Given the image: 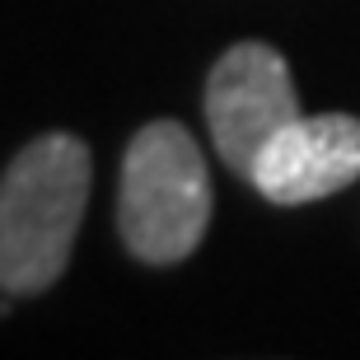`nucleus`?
<instances>
[{
  "label": "nucleus",
  "instance_id": "f257e3e1",
  "mask_svg": "<svg viewBox=\"0 0 360 360\" xmlns=\"http://www.w3.org/2000/svg\"><path fill=\"white\" fill-rule=\"evenodd\" d=\"M94 187V155L80 136L28 141L0 178V290L38 295L70 262Z\"/></svg>",
  "mask_w": 360,
  "mask_h": 360
},
{
  "label": "nucleus",
  "instance_id": "f03ea898",
  "mask_svg": "<svg viewBox=\"0 0 360 360\" xmlns=\"http://www.w3.org/2000/svg\"><path fill=\"white\" fill-rule=\"evenodd\" d=\"M211 225L206 155L183 122H150L122 155L117 229L136 262L174 267L201 243Z\"/></svg>",
  "mask_w": 360,
  "mask_h": 360
},
{
  "label": "nucleus",
  "instance_id": "7ed1b4c3",
  "mask_svg": "<svg viewBox=\"0 0 360 360\" xmlns=\"http://www.w3.org/2000/svg\"><path fill=\"white\" fill-rule=\"evenodd\" d=\"M300 117V94H295L285 56L267 42H234L211 66L206 80V127L220 150V160L234 174H253V160L262 155L271 136L285 122Z\"/></svg>",
  "mask_w": 360,
  "mask_h": 360
},
{
  "label": "nucleus",
  "instance_id": "20e7f679",
  "mask_svg": "<svg viewBox=\"0 0 360 360\" xmlns=\"http://www.w3.org/2000/svg\"><path fill=\"white\" fill-rule=\"evenodd\" d=\"M248 178L276 206H304L351 187L360 178V117L323 112L285 122L262 146Z\"/></svg>",
  "mask_w": 360,
  "mask_h": 360
}]
</instances>
